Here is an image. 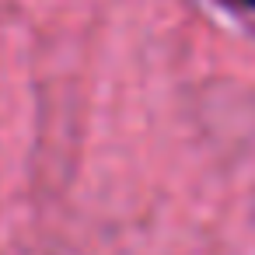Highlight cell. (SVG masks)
I'll return each mask as SVG.
<instances>
[{"instance_id": "6da1fadb", "label": "cell", "mask_w": 255, "mask_h": 255, "mask_svg": "<svg viewBox=\"0 0 255 255\" xmlns=\"http://www.w3.org/2000/svg\"><path fill=\"white\" fill-rule=\"evenodd\" d=\"M245 4H252V7H255V0H245Z\"/></svg>"}]
</instances>
